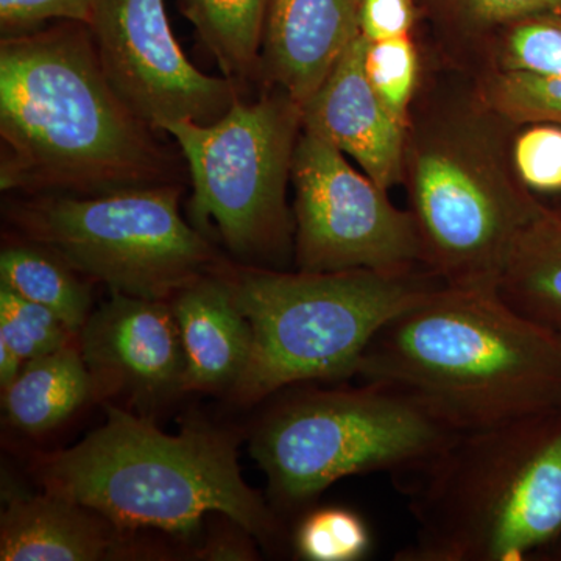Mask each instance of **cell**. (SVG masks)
Listing matches in <instances>:
<instances>
[{"instance_id": "obj_2", "label": "cell", "mask_w": 561, "mask_h": 561, "mask_svg": "<svg viewBox=\"0 0 561 561\" xmlns=\"http://www.w3.org/2000/svg\"><path fill=\"white\" fill-rule=\"evenodd\" d=\"M424 72L405 131L402 181L424 262L457 289L496 290L519 232L541 203L516 176V125L482 101L468 70Z\"/></svg>"}, {"instance_id": "obj_15", "label": "cell", "mask_w": 561, "mask_h": 561, "mask_svg": "<svg viewBox=\"0 0 561 561\" xmlns=\"http://www.w3.org/2000/svg\"><path fill=\"white\" fill-rule=\"evenodd\" d=\"M125 531L101 513L44 490L16 494L0 519L2 561H99L128 553Z\"/></svg>"}, {"instance_id": "obj_30", "label": "cell", "mask_w": 561, "mask_h": 561, "mask_svg": "<svg viewBox=\"0 0 561 561\" xmlns=\"http://www.w3.org/2000/svg\"><path fill=\"white\" fill-rule=\"evenodd\" d=\"M250 537H236V535H227V537H216L208 542V546L198 551V559L203 560H254L256 551L251 545Z\"/></svg>"}, {"instance_id": "obj_27", "label": "cell", "mask_w": 561, "mask_h": 561, "mask_svg": "<svg viewBox=\"0 0 561 561\" xmlns=\"http://www.w3.org/2000/svg\"><path fill=\"white\" fill-rule=\"evenodd\" d=\"M511 157L516 176L531 194L561 192V125L531 122L513 131Z\"/></svg>"}, {"instance_id": "obj_1", "label": "cell", "mask_w": 561, "mask_h": 561, "mask_svg": "<svg viewBox=\"0 0 561 561\" xmlns=\"http://www.w3.org/2000/svg\"><path fill=\"white\" fill-rule=\"evenodd\" d=\"M113 90L90 28L0 41V190L101 195L183 183V157Z\"/></svg>"}, {"instance_id": "obj_31", "label": "cell", "mask_w": 561, "mask_h": 561, "mask_svg": "<svg viewBox=\"0 0 561 561\" xmlns=\"http://www.w3.org/2000/svg\"><path fill=\"white\" fill-rule=\"evenodd\" d=\"M560 337H561V332H560Z\"/></svg>"}, {"instance_id": "obj_16", "label": "cell", "mask_w": 561, "mask_h": 561, "mask_svg": "<svg viewBox=\"0 0 561 561\" xmlns=\"http://www.w3.org/2000/svg\"><path fill=\"white\" fill-rule=\"evenodd\" d=\"M227 267L194 280L171 300L186 359L183 393L232 389L249 364L253 332L232 297Z\"/></svg>"}, {"instance_id": "obj_4", "label": "cell", "mask_w": 561, "mask_h": 561, "mask_svg": "<svg viewBox=\"0 0 561 561\" xmlns=\"http://www.w3.org/2000/svg\"><path fill=\"white\" fill-rule=\"evenodd\" d=\"M416 523L398 561H523L561 538V411L456 432L397 472Z\"/></svg>"}, {"instance_id": "obj_29", "label": "cell", "mask_w": 561, "mask_h": 561, "mask_svg": "<svg viewBox=\"0 0 561 561\" xmlns=\"http://www.w3.org/2000/svg\"><path fill=\"white\" fill-rule=\"evenodd\" d=\"M415 20L413 0H362L360 35L370 43L412 35Z\"/></svg>"}, {"instance_id": "obj_6", "label": "cell", "mask_w": 561, "mask_h": 561, "mask_svg": "<svg viewBox=\"0 0 561 561\" xmlns=\"http://www.w3.org/2000/svg\"><path fill=\"white\" fill-rule=\"evenodd\" d=\"M232 297L253 332L231 391L253 404L312 381L353 378L379 331L446 286L430 268L276 272L228 265Z\"/></svg>"}, {"instance_id": "obj_10", "label": "cell", "mask_w": 561, "mask_h": 561, "mask_svg": "<svg viewBox=\"0 0 561 561\" xmlns=\"http://www.w3.org/2000/svg\"><path fill=\"white\" fill-rule=\"evenodd\" d=\"M295 260L301 272L426 267L411 210L357 172L337 147L301 128L291 161ZM427 268V267H426Z\"/></svg>"}, {"instance_id": "obj_8", "label": "cell", "mask_w": 561, "mask_h": 561, "mask_svg": "<svg viewBox=\"0 0 561 561\" xmlns=\"http://www.w3.org/2000/svg\"><path fill=\"white\" fill-rule=\"evenodd\" d=\"M454 434L401 391L362 381L279 402L254 434L251 453L273 496L298 507L348 476L409 470Z\"/></svg>"}, {"instance_id": "obj_28", "label": "cell", "mask_w": 561, "mask_h": 561, "mask_svg": "<svg viewBox=\"0 0 561 561\" xmlns=\"http://www.w3.org/2000/svg\"><path fill=\"white\" fill-rule=\"evenodd\" d=\"M95 0H0V32L22 35L46 27L50 22L88 24Z\"/></svg>"}, {"instance_id": "obj_19", "label": "cell", "mask_w": 561, "mask_h": 561, "mask_svg": "<svg viewBox=\"0 0 561 561\" xmlns=\"http://www.w3.org/2000/svg\"><path fill=\"white\" fill-rule=\"evenodd\" d=\"M225 79L245 95L260 81L271 0H176Z\"/></svg>"}, {"instance_id": "obj_24", "label": "cell", "mask_w": 561, "mask_h": 561, "mask_svg": "<svg viewBox=\"0 0 561 561\" xmlns=\"http://www.w3.org/2000/svg\"><path fill=\"white\" fill-rule=\"evenodd\" d=\"M485 105L511 124L552 122L561 125V77L526 73H471Z\"/></svg>"}, {"instance_id": "obj_3", "label": "cell", "mask_w": 561, "mask_h": 561, "mask_svg": "<svg viewBox=\"0 0 561 561\" xmlns=\"http://www.w3.org/2000/svg\"><path fill=\"white\" fill-rule=\"evenodd\" d=\"M357 378L401 391L453 432L561 411L560 332L496 290L443 286L376 334Z\"/></svg>"}, {"instance_id": "obj_17", "label": "cell", "mask_w": 561, "mask_h": 561, "mask_svg": "<svg viewBox=\"0 0 561 561\" xmlns=\"http://www.w3.org/2000/svg\"><path fill=\"white\" fill-rule=\"evenodd\" d=\"M497 295L523 317L561 332V213L542 205L519 232Z\"/></svg>"}, {"instance_id": "obj_21", "label": "cell", "mask_w": 561, "mask_h": 561, "mask_svg": "<svg viewBox=\"0 0 561 561\" xmlns=\"http://www.w3.org/2000/svg\"><path fill=\"white\" fill-rule=\"evenodd\" d=\"M459 68L470 73L561 77V11L531 14L502 25Z\"/></svg>"}, {"instance_id": "obj_7", "label": "cell", "mask_w": 561, "mask_h": 561, "mask_svg": "<svg viewBox=\"0 0 561 561\" xmlns=\"http://www.w3.org/2000/svg\"><path fill=\"white\" fill-rule=\"evenodd\" d=\"M184 183L101 195H22L7 205L21 238L110 291L169 301L227 262L181 216Z\"/></svg>"}, {"instance_id": "obj_9", "label": "cell", "mask_w": 561, "mask_h": 561, "mask_svg": "<svg viewBox=\"0 0 561 561\" xmlns=\"http://www.w3.org/2000/svg\"><path fill=\"white\" fill-rule=\"evenodd\" d=\"M301 128L300 103L280 90L239 99L214 124H165L190 172L194 227L214 228L242 261L283 254L295 234L286 194Z\"/></svg>"}, {"instance_id": "obj_25", "label": "cell", "mask_w": 561, "mask_h": 561, "mask_svg": "<svg viewBox=\"0 0 561 561\" xmlns=\"http://www.w3.org/2000/svg\"><path fill=\"white\" fill-rule=\"evenodd\" d=\"M367 523L345 507L317 508L298 524L295 552L309 561H359L370 553Z\"/></svg>"}, {"instance_id": "obj_5", "label": "cell", "mask_w": 561, "mask_h": 561, "mask_svg": "<svg viewBox=\"0 0 561 561\" xmlns=\"http://www.w3.org/2000/svg\"><path fill=\"white\" fill-rule=\"evenodd\" d=\"M44 490L92 508L122 530L186 535L220 513L261 541L280 524L243 481L230 432L192 423L169 435L150 420L106 408L103 426L79 445L36 461Z\"/></svg>"}, {"instance_id": "obj_20", "label": "cell", "mask_w": 561, "mask_h": 561, "mask_svg": "<svg viewBox=\"0 0 561 561\" xmlns=\"http://www.w3.org/2000/svg\"><path fill=\"white\" fill-rule=\"evenodd\" d=\"M0 286L50 309L77 335L91 316L90 286L80 273L54 251L21 236L0 251Z\"/></svg>"}, {"instance_id": "obj_18", "label": "cell", "mask_w": 561, "mask_h": 561, "mask_svg": "<svg viewBox=\"0 0 561 561\" xmlns=\"http://www.w3.org/2000/svg\"><path fill=\"white\" fill-rule=\"evenodd\" d=\"M2 393L10 423L25 434L41 435L95 398V387L76 342L27 362Z\"/></svg>"}, {"instance_id": "obj_26", "label": "cell", "mask_w": 561, "mask_h": 561, "mask_svg": "<svg viewBox=\"0 0 561 561\" xmlns=\"http://www.w3.org/2000/svg\"><path fill=\"white\" fill-rule=\"evenodd\" d=\"M76 342V332L57 313L0 286V343L24 365Z\"/></svg>"}, {"instance_id": "obj_23", "label": "cell", "mask_w": 561, "mask_h": 561, "mask_svg": "<svg viewBox=\"0 0 561 561\" xmlns=\"http://www.w3.org/2000/svg\"><path fill=\"white\" fill-rule=\"evenodd\" d=\"M364 66L373 90L394 119L408 128L424 79L420 49L412 35L367 41Z\"/></svg>"}, {"instance_id": "obj_14", "label": "cell", "mask_w": 561, "mask_h": 561, "mask_svg": "<svg viewBox=\"0 0 561 561\" xmlns=\"http://www.w3.org/2000/svg\"><path fill=\"white\" fill-rule=\"evenodd\" d=\"M362 0H271L260 81L305 105L360 35Z\"/></svg>"}, {"instance_id": "obj_12", "label": "cell", "mask_w": 561, "mask_h": 561, "mask_svg": "<svg viewBox=\"0 0 561 561\" xmlns=\"http://www.w3.org/2000/svg\"><path fill=\"white\" fill-rule=\"evenodd\" d=\"M95 398L125 393L157 400L183 393V342L171 301L111 291L77 335Z\"/></svg>"}, {"instance_id": "obj_22", "label": "cell", "mask_w": 561, "mask_h": 561, "mask_svg": "<svg viewBox=\"0 0 561 561\" xmlns=\"http://www.w3.org/2000/svg\"><path fill=\"white\" fill-rule=\"evenodd\" d=\"M451 43L443 61L459 66L490 33L531 14L561 11V0H437Z\"/></svg>"}, {"instance_id": "obj_11", "label": "cell", "mask_w": 561, "mask_h": 561, "mask_svg": "<svg viewBox=\"0 0 561 561\" xmlns=\"http://www.w3.org/2000/svg\"><path fill=\"white\" fill-rule=\"evenodd\" d=\"M106 79L153 130L209 125L245 98L232 81L195 68L173 35L164 0H95L88 21Z\"/></svg>"}, {"instance_id": "obj_13", "label": "cell", "mask_w": 561, "mask_h": 561, "mask_svg": "<svg viewBox=\"0 0 561 561\" xmlns=\"http://www.w3.org/2000/svg\"><path fill=\"white\" fill-rule=\"evenodd\" d=\"M367 39L351 44L327 80L301 106L302 128L348 154L362 172L389 191L402 181L405 131L365 73Z\"/></svg>"}]
</instances>
